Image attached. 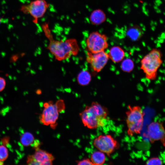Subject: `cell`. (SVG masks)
<instances>
[{"instance_id": "cell-1", "label": "cell", "mask_w": 165, "mask_h": 165, "mask_svg": "<svg viewBox=\"0 0 165 165\" xmlns=\"http://www.w3.org/2000/svg\"><path fill=\"white\" fill-rule=\"evenodd\" d=\"M108 115L107 108L96 101L86 106L79 114L84 125L90 129L104 127Z\"/></svg>"}, {"instance_id": "cell-2", "label": "cell", "mask_w": 165, "mask_h": 165, "mask_svg": "<svg viewBox=\"0 0 165 165\" xmlns=\"http://www.w3.org/2000/svg\"><path fill=\"white\" fill-rule=\"evenodd\" d=\"M47 38L50 42L47 48L58 61L66 59L72 55H77L78 53L79 48L75 38L64 40H55L52 35Z\"/></svg>"}, {"instance_id": "cell-3", "label": "cell", "mask_w": 165, "mask_h": 165, "mask_svg": "<svg viewBox=\"0 0 165 165\" xmlns=\"http://www.w3.org/2000/svg\"><path fill=\"white\" fill-rule=\"evenodd\" d=\"M162 63L161 53L159 50L154 49L141 59V68L147 79L154 80L156 77L157 71Z\"/></svg>"}, {"instance_id": "cell-4", "label": "cell", "mask_w": 165, "mask_h": 165, "mask_svg": "<svg viewBox=\"0 0 165 165\" xmlns=\"http://www.w3.org/2000/svg\"><path fill=\"white\" fill-rule=\"evenodd\" d=\"M44 109L39 117L40 122L46 126L50 125L53 129L55 128L59 112L65 108L64 101L59 100L54 103L52 101L45 103Z\"/></svg>"}, {"instance_id": "cell-5", "label": "cell", "mask_w": 165, "mask_h": 165, "mask_svg": "<svg viewBox=\"0 0 165 165\" xmlns=\"http://www.w3.org/2000/svg\"><path fill=\"white\" fill-rule=\"evenodd\" d=\"M127 134L130 136L141 133L143 126L145 113L139 106H128L126 112Z\"/></svg>"}, {"instance_id": "cell-6", "label": "cell", "mask_w": 165, "mask_h": 165, "mask_svg": "<svg viewBox=\"0 0 165 165\" xmlns=\"http://www.w3.org/2000/svg\"><path fill=\"white\" fill-rule=\"evenodd\" d=\"M50 6V4L46 0H34L27 4L22 6L20 11L24 13L30 15L32 18V21L35 24L43 17Z\"/></svg>"}, {"instance_id": "cell-7", "label": "cell", "mask_w": 165, "mask_h": 165, "mask_svg": "<svg viewBox=\"0 0 165 165\" xmlns=\"http://www.w3.org/2000/svg\"><path fill=\"white\" fill-rule=\"evenodd\" d=\"M94 146L98 150L110 157V155L119 148L118 142L110 134L101 135L93 140Z\"/></svg>"}, {"instance_id": "cell-8", "label": "cell", "mask_w": 165, "mask_h": 165, "mask_svg": "<svg viewBox=\"0 0 165 165\" xmlns=\"http://www.w3.org/2000/svg\"><path fill=\"white\" fill-rule=\"evenodd\" d=\"M86 44L88 52L96 53L105 50L108 47L107 36L96 31L90 33L86 40Z\"/></svg>"}, {"instance_id": "cell-9", "label": "cell", "mask_w": 165, "mask_h": 165, "mask_svg": "<svg viewBox=\"0 0 165 165\" xmlns=\"http://www.w3.org/2000/svg\"><path fill=\"white\" fill-rule=\"evenodd\" d=\"M109 59L108 53L105 51L96 53L88 52L87 53L86 61L93 70L96 72L102 70Z\"/></svg>"}, {"instance_id": "cell-10", "label": "cell", "mask_w": 165, "mask_h": 165, "mask_svg": "<svg viewBox=\"0 0 165 165\" xmlns=\"http://www.w3.org/2000/svg\"><path fill=\"white\" fill-rule=\"evenodd\" d=\"M147 132L151 143L160 141L165 146V129L162 123L158 122L151 123L148 126Z\"/></svg>"}, {"instance_id": "cell-11", "label": "cell", "mask_w": 165, "mask_h": 165, "mask_svg": "<svg viewBox=\"0 0 165 165\" xmlns=\"http://www.w3.org/2000/svg\"><path fill=\"white\" fill-rule=\"evenodd\" d=\"M35 151L33 156L38 165H51L55 159L51 153L37 147L35 148Z\"/></svg>"}, {"instance_id": "cell-12", "label": "cell", "mask_w": 165, "mask_h": 165, "mask_svg": "<svg viewBox=\"0 0 165 165\" xmlns=\"http://www.w3.org/2000/svg\"><path fill=\"white\" fill-rule=\"evenodd\" d=\"M109 58L114 63H118L122 61L125 56L124 50L120 46L112 47L108 53Z\"/></svg>"}, {"instance_id": "cell-13", "label": "cell", "mask_w": 165, "mask_h": 165, "mask_svg": "<svg viewBox=\"0 0 165 165\" xmlns=\"http://www.w3.org/2000/svg\"><path fill=\"white\" fill-rule=\"evenodd\" d=\"M105 18V14L102 11L97 9L93 11L91 13L90 20L92 24L98 25L103 22Z\"/></svg>"}, {"instance_id": "cell-14", "label": "cell", "mask_w": 165, "mask_h": 165, "mask_svg": "<svg viewBox=\"0 0 165 165\" xmlns=\"http://www.w3.org/2000/svg\"><path fill=\"white\" fill-rule=\"evenodd\" d=\"M106 158L105 153L99 150L91 154L90 160L94 165H101L105 163Z\"/></svg>"}, {"instance_id": "cell-15", "label": "cell", "mask_w": 165, "mask_h": 165, "mask_svg": "<svg viewBox=\"0 0 165 165\" xmlns=\"http://www.w3.org/2000/svg\"><path fill=\"white\" fill-rule=\"evenodd\" d=\"M77 80L78 83L80 85L83 86L86 85L90 82L91 75L87 70H82L78 74Z\"/></svg>"}, {"instance_id": "cell-16", "label": "cell", "mask_w": 165, "mask_h": 165, "mask_svg": "<svg viewBox=\"0 0 165 165\" xmlns=\"http://www.w3.org/2000/svg\"><path fill=\"white\" fill-rule=\"evenodd\" d=\"M20 142L22 145L25 146L32 145L35 141L33 135L29 132H25L21 135Z\"/></svg>"}, {"instance_id": "cell-17", "label": "cell", "mask_w": 165, "mask_h": 165, "mask_svg": "<svg viewBox=\"0 0 165 165\" xmlns=\"http://www.w3.org/2000/svg\"><path fill=\"white\" fill-rule=\"evenodd\" d=\"M134 64L133 61L130 59H126L122 62L121 68L124 72H130L133 69Z\"/></svg>"}, {"instance_id": "cell-18", "label": "cell", "mask_w": 165, "mask_h": 165, "mask_svg": "<svg viewBox=\"0 0 165 165\" xmlns=\"http://www.w3.org/2000/svg\"><path fill=\"white\" fill-rule=\"evenodd\" d=\"M127 35L132 40H136L141 37V33L138 29L133 28L128 31Z\"/></svg>"}, {"instance_id": "cell-19", "label": "cell", "mask_w": 165, "mask_h": 165, "mask_svg": "<svg viewBox=\"0 0 165 165\" xmlns=\"http://www.w3.org/2000/svg\"><path fill=\"white\" fill-rule=\"evenodd\" d=\"M8 156L7 148L4 145H0V162H2L6 160Z\"/></svg>"}, {"instance_id": "cell-20", "label": "cell", "mask_w": 165, "mask_h": 165, "mask_svg": "<svg viewBox=\"0 0 165 165\" xmlns=\"http://www.w3.org/2000/svg\"><path fill=\"white\" fill-rule=\"evenodd\" d=\"M163 164L162 161L158 157H152L149 159L146 162V165H162Z\"/></svg>"}, {"instance_id": "cell-21", "label": "cell", "mask_w": 165, "mask_h": 165, "mask_svg": "<svg viewBox=\"0 0 165 165\" xmlns=\"http://www.w3.org/2000/svg\"><path fill=\"white\" fill-rule=\"evenodd\" d=\"M78 165H94L90 159L86 158L79 161H76Z\"/></svg>"}, {"instance_id": "cell-22", "label": "cell", "mask_w": 165, "mask_h": 165, "mask_svg": "<svg viewBox=\"0 0 165 165\" xmlns=\"http://www.w3.org/2000/svg\"><path fill=\"white\" fill-rule=\"evenodd\" d=\"M27 162V164L29 165H38V163L34 159L33 155H29L28 156Z\"/></svg>"}, {"instance_id": "cell-23", "label": "cell", "mask_w": 165, "mask_h": 165, "mask_svg": "<svg viewBox=\"0 0 165 165\" xmlns=\"http://www.w3.org/2000/svg\"><path fill=\"white\" fill-rule=\"evenodd\" d=\"M6 85L5 80L0 77V92L2 91L5 88Z\"/></svg>"}, {"instance_id": "cell-24", "label": "cell", "mask_w": 165, "mask_h": 165, "mask_svg": "<svg viewBox=\"0 0 165 165\" xmlns=\"http://www.w3.org/2000/svg\"><path fill=\"white\" fill-rule=\"evenodd\" d=\"M1 18H0V24H1Z\"/></svg>"}, {"instance_id": "cell-25", "label": "cell", "mask_w": 165, "mask_h": 165, "mask_svg": "<svg viewBox=\"0 0 165 165\" xmlns=\"http://www.w3.org/2000/svg\"><path fill=\"white\" fill-rule=\"evenodd\" d=\"M0 163H2V162H0ZM1 164V163H0V164Z\"/></svg>"}]
</instances>
